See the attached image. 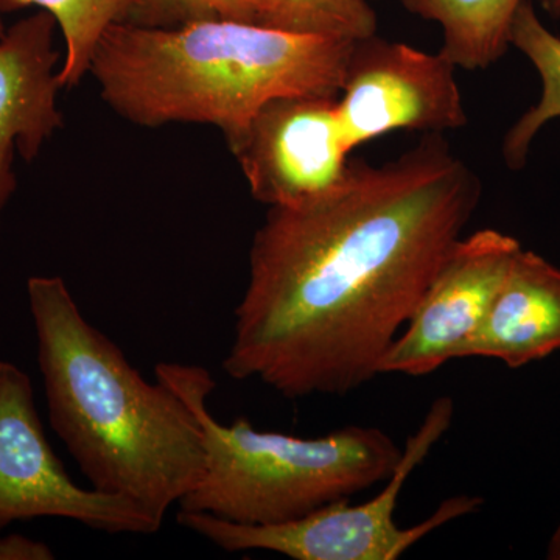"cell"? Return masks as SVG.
Listing matches in <instances>:
<instances>
[{
  "label": "cell",
  "mask_w": 560,
  "mask_h": 560,
  "mask_svg": "<svg viewBox=\"0 0 560 560\" xmlns=\"http://www.w3.org/2000/svg\"><path fill=\"white\" fill-rule=\"evenodd\" d=\"M481 194L444 135H423L385 164L349 161L316 200L268 209L223 370L287 399L374 381Z\"/></svg>",
  "instance_id": "cell-1"
},
{
  "label": "cell",
  "mask_w": 560,
  "mask_h": 560,
  "mask_svg": "<svg viewBox=\"0 0 560 560\" xmlns=\"http://www.w3.org/2000/svg\"><path fill=\"white\" fill-rule=\"evenodd\" d=\"M27 296L51 429L92 489L135 501L164 523L205 477L197 415L92 326L65 279L33 276Z\"/></svg>",
  "instance_id": "cell-2"
},
{
  "label": "cell",
  "mask_w": 560,
  "mask_h": 560,
  "mask_svg": "<svg viewBox=\"0 0 560 560\" xmlns=\"http://www.w3.org/2000/svg\"><path fill=\"white\" fill-rule=\"evenodd\" d=\"M352 44L245 22H121L103 35L90 75L121 119L143 128L210 125L231 147L272 98L340 94Z\"/></svg>",
  "instance_id": "cell-3"
},
{
  "label": "cell",
  "mask_w": 560,
  "mask_h": 560,
  "mask_svg": "<svg viewBox=\"0 0 560 560\" xmlns=\"http://www.w3.org/2000/svg\"><path fill=\"white\" fill-rule=\"evenodd\" d=\"M154 375L189 404L205 434V477L179 511L278 525L381 485L399 463L401 448L377 427L300 438L257 430L245 418L221 423L208 408L215 382L206 368L160 363Z\"/></svg>",
  "instance_id": "cell-4"
},
{
  "label": "cell",
  "mask_w": 560,
  "mask_h": 560,
  "mask_svg": "<svg viewBox=\"0 0 560 560\" xmlns=\"http://www.w3.org/2000/svg\"><path fill=\"white\" fill-rule=\"evenodd\" d=\"M453 415L452 397H438L419 429L405 442L388 485L357 506L348 499L338 500L278 525H243L202 512L179 511L178 523L226 552L270 551L294 560H397L433 530L482 506L478 497L456 495L442 501L434 514L411 528L396 523L401 490L451 429Z\"/></svg>",
  "instance_id": "cell-5"
},
{
  "label": "cell",
  "mask_w": 560,
  "mask_h": 560,
  "mask_svg": "<svg viewBox=\"0 0 560 560\" xmlns=\"http://www.w3.org/2000/svg\"><path fill=\"white\" fill-rule=\"evenodd\" d=\"M44 517L108 534L151 536L162 528L135 501L72 480L44 433L27 372L0 361V529Z\"/></svg>",
  "instance_id": "cell-6"
},
{
  "label": "cell",
  "mask_w": 560,
  "mask_h": 560,
  "mask_svg": "<svg viewBox=\"0 0 560 560\" xmlns=\"http://www.w3.org/2000/svg\"><path fill=\"white\" fill-rule=\"evenodd\" d=\"M456 66L377 35L355 40L338 94V114L350 150L393 131L444 135L469 124Z\"/></svg>",
  "instance_id": "cell-7"
},
{
  "label": "cell",
  "mask_w": 560,
  "mask_h": 560,
  "mask_svg": "<svg viewBox=\"0 0 560 560\" xmlns=\"http://www.w3.org/2000/svg\"><path fill=\"white\" fill-rule=\"evenodd\" d=\"M230 150L250 195L268 209L323 197L340 183L352 153L338 95L312 94L265 103Z\"/></svg>",
  "instance_id": "cell-8"
},
{
  "label": "cell",
  "mask_w": 560,
  "mask_h": 560,
  "mask_svg": "<svg viewBox=\"0 0 560 560\" xmlns=\"http://www.w3.org/2000/svg\"><path fill=\"white\" fill-rule=\"evenodd\" d=\"M521 249L517 238L497 230L460 237L383 357L381 375L423 377L459 359Z\"/></svg>",
  "instance_id": "cell-9"
},
{
  "label": "cell",
  "mask_w": 560,
  "mask_h": 560,
  "mask_svg": "<svg viewBox=\"0 0 560 560\" xmlns=\"http://www.w3.org/2000/svg\"><path fill=\"white\" fill-rule=\"evenodd\" d=\"M57 22L39 10L0 36V220L14 190V151L25 161L62 128Z\"/></svg>",
  "instance_id": "cell-10"
},
{
  "label": "cell",
  "mask_w": 560,
  "mask_h": 560,
  "mask_svg": "<svg viewBox=\"0 0 560 560\" xmlns=\"http://www.w3.org/2000/svg\"><path fill=\"white\" fill-rule=\"evenodd\" d=\"M558 350L560 268L522 248L459 359H495L518 370Z\"/></svg>",
  "instance_id": "cell-11"
},
{
  "label": "cell",
  "mask_w": 560,
  "mask_h": 560,
  "mask_svg": "<svg viewBox=\"0 0 560 560\" xmlns=\"http://www.w3.org/2000/svg\"><path fill=\"white\" fill-rule=\"evenodd\" d=\"M408 13L442 31L441 54L456 69L482 70L510 49L515 13L526 0H400Z\"/></svg>",
  "instance_id": "cell-12"
},
{
  "label": "cell",
  "mask_w": 560,
  "mask_h": 560,
  "mask_svg": "<svg viewBox=\"0 0 560 560\" xmlns=\"http://www.w3.org/2000/svg\"><path fill=\"white\" fill-rule=\"evenodd\" d=\"M510 44L528 58L541 81L539 101L518 117L503 139L504 162L511 171H521L537 135L545 125L560 119V38L548 31L533 2L526 0L512 21Z\"/></svg>",
  "instance_id": "cell-13"
},
{
  "label": "cell",
  "mask_w": 560,
  "mask_h": 560,
  "mask_svg": "<svg viewBox=\"0 0 560 560\" xmlns=\"http://www.w3.org/2000/svg\"><path fill=\"white\" fill-rule=\"evenodd\" d=\"M135 0H0L3 13L24 9L46 11L65 40L60 66L62 88L77 86L90 73L94 51L113 25L127 22Z\"/></svg>",
  "instance_id": "cell-14"
},
{
  "label": "cell",
  "mask_w": 560,
  "mask_h": 560,
  "mask_svg": "<svg viewBox=\"0 0 560 560\" xmlns=\"http://www.w3.org/2000/svg\"><path fill=\"white\" fill-rule=\"evenodd\" d=\"M261 25L350 43L377 35L370 0H271Z\"/></svg>",
  "instance_id": "cell-15"
},
{
  "label": "cell",
  "mask_w": 560,
  "mask_h": 560,
  "mask_svg": "<svg viewBox=\"0 0 560 560\" xmlns=\"http://www.w3.org/2000/svg\"><path fill=\"white\" fill-rule=\"evenodd\" d=\"M271 0H135L128 24L143 28H178L198 22L259 24Z\"/></svg>",
  "instance_id": "cell-16"
},
{
  "label": "cell",
  "mask_w": 560,
  "mask_h": 560,
  "mask_svg": "<svg viewBox=\"0 0 560 560\" xmlns=\"http://www.w3.org/2000/svg\"><path fill=\"white\" fill-rule=\"evenodd\" d=\"M54 551L49 545L21 534L0 537V560H51Z\"/></svg>",
  "instance_id": "cell-17"
},
{
  "label": "cell",
  "mask_w": 560,
  "mask_h": 560,
  "mask_svg": "<svg viewBox=\"0 0 560 560\" xmlns=\"http://www.w3.org/2000/svg\"><path fill=\"white\" fill-rule=\"evenodd\" d=\"M547 559L560 560V523L548 541Z\"/></svg>",
  "instance_id": "cell-18"
},
{
  "label": "cell",
  "mask_w": 560,
  "mask_h": 560,
  "mask_svg": "<svg viewBox=\"0 0 560 560\" xmlns=\"http://www.w3.org/2000/svg\"><path fill=\"white\" fill-rule=\"evenodd\" d=\"M540 9L552 18H560V0H537Z\"/></svg>",
  "instance_id": "cell-19"
},
{
  "label": "cell",
  "mask_w": 560,
  "mask_h": 560,
  "mask_svg": "<svg viewBox=\"0 0 560 560\" xmlns=\"http://www.w3.org/2000/svg\"><path fill=\"white\" fill-rule=\"evenodd\" d=\"M2 14H3V11H2V9H0V36H2L3 33H5V31H7L5 24H3Z\"/></svg>",
  "instance_id": "cell-20"
}]
</instances>
